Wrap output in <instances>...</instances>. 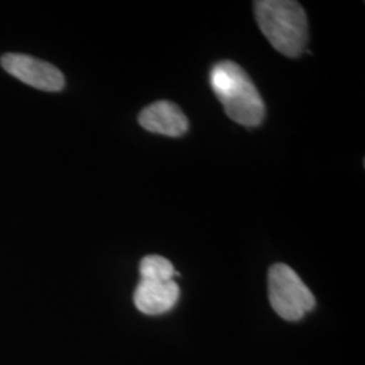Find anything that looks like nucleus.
<instances>
[{"label":"nucleus","instance_id":"f257e3e1","mask_svg":"<svg viewBox=\"0 0 365 365\" xmlns=\"http://www.w3.org/2000/svg\"><path fill=\"white\" fill-rule=\"evenodd\" d=\"M210 86L226 115L247 128L259 126L265 117L260 92L248 73L233 61H221L211 68Z\"/></svg>","mask_w":365,"mask_h":365},{"label":"nucleus","instance_id":"f03ea898","mask_svg":"<svg viewBox=\"0 0 365 365\" xmlns=\"http://www.w3.org/2000/svg\"><path fill=\"white\" fill-rule=\"evenodd\" d=\"M255 15L261 33L277 52L287 57L303 53L309 27L307 16L298 1L259 0L255 1Z\"/></svg>","mask_w":365,"mask_h":365},{"label":"nucleus","instance_id":"7ed1b4c3","mask_svg":"<svg viewBox=\"0 0 365 365\" xmlns=\"http://www.w3.org/2000/svg\"><path fill=\"white\" fill-rule=\"evenodd\" d=\"M268 295L276 314L286 321H299L315 307L313 292L287 264H274L268 272Z\"/></svg>","mask_w":365,"mask_h":365},{"label":"nucleus","instance_id":"20e7f679","mask_svg":"<svg viewBox=\"0 0 365 365\" xmlns=\"http://www.w3.org/2000/svg\"><path fill=\"white\" fill-rule=\"evenodd\" d=\"M1 66L14 78L42 91H61L66 86L63 73L52 64L26 54H4Z\"/></svg>","mask_w":365,"mask_h":365},{"label":"nucleus","instance_id":"39448f33","mask_svg":"<svg viewBox=\"0 0 365 365\" xmlns=\"http://www.w3.org/2000/svg\"><path fill=\"white\" fill-rule=\"evenodd\" d=\"M180 297L175 280L141 279L134 291L135 307L146 315H160L172 310Z\"/></svg>","mask_w":365,"mask_h":365},{"label":"nucleus","instance_id":"423d86ee","mask_svg":"<svg viewBox=\"0 0 365 365\" xmlns=\"http://www.w3.org/2000/svg\"><path fill=\"white\" fill-rule=\"evenodd\" d=\"M138 122L145 130L168 137H180L188 130V119L180 107L168 101H158L145 107Z\"/></svg>","mask_w":365,"mask_h":365},{"label":"nucleus","instance_id":"0eeeda50","mask_svg":"<svg viewBox=\"0 0 365 365\" xmlns=\"http://www.w3.org/2000/svg\"><path fill=\"white\" fill-rule=\"evenodd\" d=\"M140 274L141 279L173 280L179 272L175 271L173 264L168 259L158 255H149L140 262Z\"/></svg>","mask_w":365,"mask_h":365}]
</instances>
